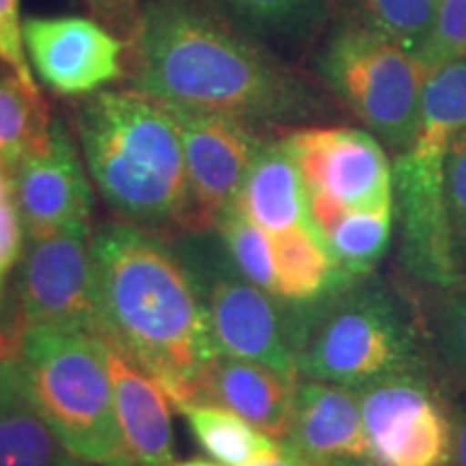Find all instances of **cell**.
Instances as JSON below:
<instances>
[{"instance_id":"1","label":"cell","mask_w":466,"mask_h":466,"mask_svg":"<svg viewBox=\"0 0 466 466\" xmlns=\"http://www.w3.org/2000/svg\"><path fill=\"white\" fill-rule=\"evenodd\" d=\"M127 52L132 89L165 106L229 115L264 130L326 113L311 80L199 0H145Z\"/></svg>"},{"instance_id":"2","label":"cell","mask_w":466,"mask_h":466,"mask_svg":"<svg viewBox=\"0 0 466 466\" xmlns=\"http://www.w3.org/2000/svg\"><path fill=\"white\" fill-rule=\"evenodd\" d=\"M102 335L154 378L184 412L192 382L218 357L206 305L173 247L124 220L93 233Z\"/></svg>"},{"instance_id":"3","label":"cell","mask_w":466,"mask_h":466,"mask_svg":"<svg viewBox=\"0 0 466 466\" xmlns=\"http://www.w3.org/2000/svg\"><path fill=\"white\" fill-rule=\"evenodd\" d=\"M74 130L86 171L116 218L165 240L188 233V171L165 104L132 86L102 89L76 102Z\"/></svg>"},{"instance_id":"4","label":"cell","mask_w":466,"mask_h":466,"mask_svg":"<svg viewBox=\"0 0 466 466\" xmlns=\"http://www.w3.org/2000/svg\"><path fill=\"white\" fill-rule=\"evenodd\" d=\"M300 376L363 387L384 376L423 370L415 318L391 289L354 279L309 305H291Z\"/></svg>"},{"instance_id":"5","label":"cell","mask_w":466,"mask_h":466,"mask_svg":"<svg viewBox=\"0 0 466 466\" xmlns=\"http://www.w3.org/2000/svg\"><path fill=\"white\" fill-rule=\"evenodd\" d=\"M14 359L26 395L72 456L89 466H137L116 419L104 339L25 326Z\"/></svg>"},{"instance_id":"6","label":"cell","mask_w":466,"mask_h":466,"mask_svg":"<svg viewBox=\"0 0 466 466\" xmlns=\"http://www.w3.org/2000/svg\"><path fill=\"white\" fill-rule=\"evenodd\" d=\"M313 67L319 80L395 154L410 149L421 126L425 69L391 39L343 17H330Z\"/></svg>"},{"instance_id":"7","label":"cell","mask_w":466,"mask_h":466,"mask_svg":"<svg viewBox=\"0 0 466 466\" xmlns=\"http://www.w3.org/2000/svg\"><path fill=\"white\" fill-rule=\"evenodd\" d=\"M173 242L206 305L218 354L299 374L291 305L244 279L214 229L184 233Z\"/></svg>"},{"instance_id":"8","label":"cell","mask_w":466,"mask_h":466,"mask_svg":"<svg viewBox=\"0 0 466 466\" xmlns=\"http://www.w3.org/2000/svg\"><path fill=\"white\" fill-rule=\"evenodd\" d=\"M357 389L371 464L453 466L456 417L428 376V367Z\"/></svg>"},{"instance_id":"9","label":"cell","mask_w":466,"mask_h":466,"mask_svg":"<svg viewBox=\"0 0 466 466\" xmlns=\"http://www.w3.org/2000/svg\"><path fill=\"white\" fill-rule=\"evenodd\" d=\"M91 240V223L28 240L11 289L22 329L56 326L102 335Z\"/></svg>"},{"instance_id":"10","label":"cell","mask_w":466,"mask_h":466,"mask_svg":"<svg viewBox=\"0 0 466 466\" xmlns=\"http://www.w3.org/2000/svg\"><path fill=\"white\" fill-rule=\"evenodd\" d=\"M445 151L412 145L395 156L393 212L400 223V261L419 283L450 288L462 281L445 197Z\"/></svg>"},{"instance_id":"11","label":"cell","mask_w":466,"mask_h":466,"mask_svg":"<svg viewBox=\"0 0 466 466\" xmlns=\"http://www.w3.org/2000/svg\"><path fill=\"white\" fill-rule=\"evenodd\" d=\"M182 138L190 186L188 233L212 231L229 212L270 130L236 116L167 106Z\"/></svg>"},{"instance_id":"12","label":"cell","mask_w":466,"mask_h":466,"mask_svg":"<svg viewBox=\"0 0 466 466\" xmlns=\"http://www.w3.org/2000/svg\"><path fill=\"white\" fill-rule=\"evenodd\" d=\"M307 192L346 209L393 208V167L384 145L359 127L305 126L285 134Z\"/></svg>"},{"instance_id":"13","label":"cell","mask_w":466,"mask_h":466,"mask_svg":"<svg viewBox=\"0 0 466 466\" xmlns=\"http://www.w3.org/2000/svg\"><path fill=\"white\" fill-rule=\"evenodd\" d=\"M25 46L35 78L58 96H91L127 69L126 39L91 15L26 17Z\"/></svg>"},{"instance_id":"14","label":"cell","mask_w":466,"mask_h":466,"mask_svg":"<svg viewBox=\"0 0 466 466\" xmlns=\"http://www.w3.org/2000/svg\"><path fill=\"white\" fill-rule=\"evenodd\" d=\"M14 197L26 240L91 223L93 192L69 127L52 116L50 138L14 171Z\"/></svg>"},{"instance_id":"15","label":"cell","mask_w":466,"mask_h":466,"mask_svg":"<svg viewBox=\"0 0 466 466\" xmlns=\"http://www.w3.org/2000/svg\"><path fill=\"white\" fill-rule=\"evenodd\" d=\"M281 442L311 466H374L359 389L350 384L299 378L289 432Z\"/></svg>"},{"instance_id":"16","label":"cell","mask_w":466,"mask_h":466,"mask_svg":"<svg viewBox=\"0 0 466 466\" xmlns=\"http://www.w3.org/2000/svg\"><path fill=\"white\" fill-rule=\"evenodd\" d=\"M299 378L258 360L218 354L192 382L188 408L203 404L227 408L281 442L289 432Z\"/></svg>"},{"instance_id":"17","label":"cell","mask_w":466,"mask_h":466,"mask_svg":"<svg viewBox=\"0 0 466 466\" xmlns=\"http://www.w3.org/2000/svg\"><path fill=\"white\" fill-rule=\"evenodd\" d=\"M106 360L116 419L134 464L171 466L175 458L171 401L147 371L110 343H106Z\"/></svg>"},{"instance_id":"18","label":"cell","mask_w":466,"mask_h":466,"mask_svg":"<svg viewBox=\"0 0 466 466\" xmlns=\"http://www.w3.org/2000/svg\"><path fill=\"white\" fill-rule=\"evenodd\" d=\"M233 206L268 233L309 223L307 188L288 141L268 134L255 154Z\"/></svg>"},{"instance_id":"19","label":"cell","mask_w":466,"mask_h":466,"mask_svg":"<svg viewBox=\"0 0 466 466\" xmlns=\"http://www.w3.org/2000/svg\"><path fill=\"white\" fill-rule=\"evenodd\" d=\"M238 33L283 56L318 44L329 26L330 0H199Z\"/></svg>"},{"instance_id":"20","label":"cell","mask_w":466,"mask_h":466,"mask_svg":"<svg viewBox=\"0 0 466 466\" xmlns=\"http://www.w3.org/2000/svg\"><path fill=\"white\" fill-rule=\"evenodd\" d=\"M275 248L277 299L288 305H309L324 299L339 285L360 277H350L335 264L333 255L311 223L270 233Z\"/></svg>"},{"instance_id":"21","label":"cell","mask_w":466,"mask_h":466,"mask_svg":"<svg viewBox=\"0 0 466 466\" xmlns=\"http://www.w3.org/2000/svg\"><path fill=\"white\" fill-rule=\"evenodd\" d=\"M0 466H89L66 450L39 415L20 371L0 395Z\"/></svg>"},{"instance_id":"22","label":"cell","mask_w":466,"mask_h":466,"mask_svg":"<svg viewBox=\"0 0 466 466\" xmlns=\"http://www.w3.org/2000/svg\"><path fill=\"white\" fill-rule=\"evenodd\" d=\"M50 127L42 91L22 83L9 67L0 69V165L14 173L26 156L48 143Z\"/></svg>"},{"instance_id":"23","label":"cell","mask_w":466,"mask_h":466,"mask_svg":"<svg viewBox=\"0 0 466 466\" xmlns=\"http://www.w3.org/2000/svg\"><path fill=\"white\" fill-rule=\"evenodd\" d=\"M330 9L333 17L370 28L419 58L432 37L439 0H330Z\"/></svg>"},{"instance_id":"24","label":"cell","mask_w":466,"mask_h":466,"mask_svg":"<svg viewBox=\"0 0 466 466\" xmlns=\"http://www.w3.org/2000/svg\"><path fill=\"white\" fill-rule=\"evenodd\" d=\"M466 130V56L425 72L421 91V126L412 145L445 151Z\"/></svg>"},{"instance_id":"25","label":"cell","mask_w":466,"mask_h":466,"mask_svg":"<svg viewBox=\"0 0 466 466\" xmlns=\"http://www.w3.org/2000/svg\"><path fill=\"white\" fill-rule=\"evenodd\" d=\"M182 415L188 419L190 432L201 450L218 464L247 466L279 445V441L227 408L203 404L188 408Z\"/></svg>"},{"instance_id":"26","label":"cell","mask_w":466,"mask_h":466,"mask_svg":"<svg viewBox=\"0 0 466 466\" xmlns=\"http://www.w3.org/2000/svg\"><path fill=\"white\" fill-rule=\"evenodd\" d=\"M393 233V208L350 209L341 217L324 244L335 264L350 277H370L389 250Z\"/></svg>"},{"instance_id":"27","label":"cell","mask_w":466,"mask_h":466,"mask_svg":"<svg viewBox=\"0 0 466 466\" xmlns=\"http://www.w3.org/2000/svg\"><path fill=\"white\" fill-rule=\"evenodd\" d=\"M214 231L218 233L227 255L240 270V275L266 289L268 294L277 296L275 248H272L270 233L253 223L238 206L220 217Z\"/></svg>"},{"instance_id":"28","label":"cell","mask_w":466,"mask_h":466,"mask_svg":"<svg viewBox=\"0 0 466 466\" xmlns=\"http://www.w3.org/2000/svg\"><path fill=\"white\" fill-rule=\"evenodd\" d=\"M434 339L445 365L466 380V279L442 288L434 318Z\"/></svg>"},{"instance_id":"29","label":"cell","mask_w":466,"mask_h":466,"mask_svg":"<svg viewBox=\"0 0 466 466\" xmlns=\"http://www.w3.org/2000/svg\"><path fill=\"white\" fill-rule=\"evenodd\" d=\"M460 56H466V0H441L432 37L419 55V63L430 72Z\"/></svg>"},{"instance_id":"30","label":"cell","mask_w":466,"mask_h":466,"mask_svg":"<svg viewBox=\"0 0 466 466\" xmlns=\"http://www.w3.org/2000/svg\"><path fill=\"white\" fill-rule=\"evenodd\" d=\"M445 197L458 266L466 279V130L458 134L447 149Z\"/></svg>"},{"instance_id":"31","label":"cell","mask_w":466,"mask_h":466,"mask_svg":"<svg viewBox=\"0 0 466 466\" xmlns=\"http://www.w3.org/2000/svg\"><path fill=\"white\" fill-rule=\"evenodd\" d=\"M0 63L9 67L22 83L39 89L26 55L20 0H0Z\"/></svg>"},{"instance_id":"32","label":"cell","mask_w":466,"mask_h":466,"mask_svg":"<svg viewBox=\"0 0 466 466\" xmlns=\"http://www.w3.org/2000/svg\"><path fill=\"white\" fill-rule=\"evenodd\" d=\"M25 225L15 199L0 206V300L7 299V281L25 255Z\"/></svg>"},{"instance_id":"33","label":"cell","mask_w":466,"mask_h":466,"mask_svg":"<svg viewBox=\"0 0 466 466\" xmlns=\"http://www.w3.org/2000/svg\"><path fill=\"white\" fill-rule=\"evenodd\" d=\"M83 3L91 17L100 20L127 42L137 26L145 0H83Z\"/></svg>"},{"instance_id":"34","label":"cell","mask_w":466,"mask_h":466,"mask_svg":"<svg viewBox=\"0 0 466 466\" xmlns=\"http://www.w3.org/2000/svg\"><path fill=\"white\" fill-rule=\"evenodd\" d=\"M20 319H17L14 300H11V294L7 299L0 300V346L7 348L11 354L15 352L17 337H20Z\"/></svg>"},{"instance_id":"35","label":"cell","mask_w":466,"mask_h":466,"mask_svg":"<svg viewBox=\"0 0 466 466\" xmlns=\"http://www.w3.org/2000/svg\"><path fill=\"white\" fill-rule=\"evenodd\" d=\"M247 466H311V464H307L305 460H302L296 451H291L288 445L279 442L275 450L264 453V456L253 460V462Z\"/></svg>"},{"instance_id":"36","label":"cell","mask_w":466,"mask_h":466,"mask_svg":"<svg viewBox=\"0 0 466 466\" xmlns=\"http://www.w3.org/2000/svg\"><path fill=\"white\" fill-rule=\"evenodd\" d=\"M453 466H466V412L456 415V447H453Z\"/></svg>"},{"instance_id":"37","label":"cell","mask_w":466,"mask_h":466,"mask_svg":"<svg viewBox=\"0 0 466 466\" xmlns=\"http://www.w3.org/2000/svg\"><path fill=\"white\" fill-rule=\"evenodd\" d=\"M15 374H17V367H15L14 354H11L7 348L0 346V395L5 393V389H7L11 382H14Z\"/></svg>"},{"instance_id":"38","label":"cell","mask_w":466,"mask_h":466,"mask_svg":"<svg viewBox=\"0 0 466 466\" xmlns=\"http://www.w3.org/2000/svg\"><path fill=\"white\" fill-rule=\"evenodd\" d=\"M171 466H225V464L206 462V460H186V462H173Z\"/></svg>"}]
</instances>
